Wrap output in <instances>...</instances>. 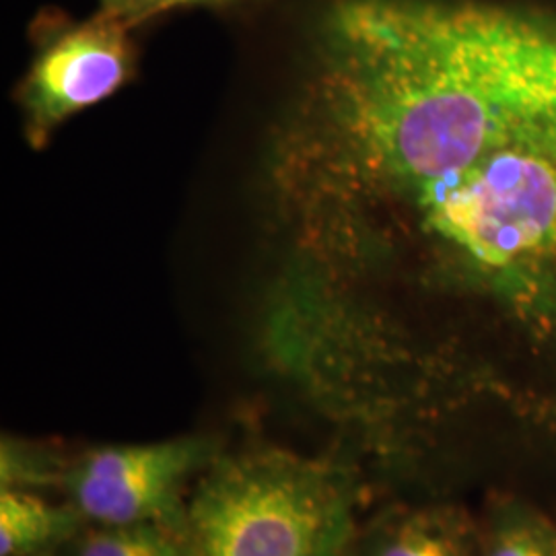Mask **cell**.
<instances>
[{"label": "cell", "instance_id": "4", "mask_svg": "<svg viewBox=\"0 0 556 556\" xmlns=\"http://www.w3.org/2000/svg\"><path fill=\"white\" fill-rule=\"evenodd\" d=\"M220 452L208 435L100 445L73 457L62 493L89 526L160 523L181 532L190 491Z\"/></svg>", "mask_w": 556, "mask_h": 556}, {"label": "cell", "instance_id": "1", "mask_svg": "<svg viewBox=\"0 0 556 556\" xmlns=\"http://www.w3.org/2000/svg\"><path fill=\"white\" fill-rule=\"evenodd\" d=\"M287 130L309 206L413 197L501 155L556 163V15L484 2L338 0Z\"/></svg>", "mask_w": 556, "mask_h": 556}, {"label": "cell", "instance_id": "11", "mask_svg": "<svg viewBox=\"0 0 556 556\" xmlns=\"http://www.w3.org/2000/svg\"><path fill=\"white\" fill-rule=\"evenodd\" d=\"M101 13L132 27L153 17V0H100Z\"/></svg>", "mask_w": 556, "mask_h": 556}, {"label": "cell", "instance_id": "6", "mask_svg": "<svg viewBox=\"0 0 556 556\" xmlns=\"http://www.w3.org/2000/svg\"><path fill=\"white\" fill-rule=\"evenodd\" d=\"M358 556H480V546L462 511L420 505L383 516L361 532Z\"/></svg>", "mask_w": 556, "mask_h": 556}, {"label": "cell", "instance_id": "2", "mask_svg": "<svg viewBox=\"0 0 556 556\" xmlns=\"http://www.w3.org/2000/svg\"><path fill=\"white\" fill-rule=\"evenodd\" d=\"M357 470L277 445L220 452L194 482L186 556H358Z\"/></svg>", "mask_w": 556, "mask_h": 556}, {"label": "cell", "instance_id": "12", "mask_svg": "<svg viewBox=\"0 0 556 556\" xmlns=\"http://www.w3.org/2000/svg\"><path fill=\"white\" fill-rule=\"evenodd\" d=\"M223 0H153V17L163 11L178 9V7H192V4H217Z\"/></svg>", "mask_w": 556, "mask_h": 556}, {"label": "cell", "instance_id": "10", "mask_svg": "<svg viewBox=\"0 0 556 556\" xmlns=\"http://www.w3.org/2000/svg\"><path fill=\"white\" fill-rule=\"evenodd\" d=\"M556 528L519 503L497 507L480 556H555Z\"/></svg>", "mask_w": 556, "mask_h": 556}, {"label": "cell", "instance_id": "3", "mask_svg": "<svg viewBox=\"0 0 556 556\" xmlns=\"http://www.w3.org/2000/svg\"><path fill=\"white\" fill-rule=\"evenodd\" d=\"M408 200L431 236L493 277L556 258L555 161L501 155Z\"/></svg>", "mask_w": 556, "mask_h": 556}, {"label": "cell", "instance_id": "5", "mask_svg": "<svg viewBox=\"0 0 556 556\" xmlns=\"http://www.w3.org/2000/svg\"><path fill=\"white\" fill-rule=\"evenodd\" d=\"M128 29L100 11L41 48L17 93L31 147L41 149L60 124L108 100L130 79L135 50Z\"/></svg>", "mask_w": 556, "mask_h": 556}, {"label": "cell", "instance_id": "8", "mask_svg": "<svg viewBox=\"0 0 556 556\" xmlns=\"http://www.w3.org/2000/svg\"><path fill=\"white\" fill-rule=\"evenodd\" d=\"M64 556H186L178 530L160 523L85 526Z\"/></svg>", "mask_w": 556, "mask_h": 556}, {"label": "cell", "instance_id": "13", "mask_svg": "<svg viewBox=\"0 0 556 556\" xmlns=\"http://www.w3.org/2000/svg\"><path fill=\"white\" fill-rule=\"evenodd\" d=\"M555 556H556V540H555Z\"/></svg>", "mask_w": 556, "mask_h": 556}, {"label": "cell", "instance_id": "9", "mask_svg": "<svg viewBox=\"0 0 556 556\" xmlns=\"http://www.w3.org/2000/svg\"><path fill=\"white\" fill-rule=\"evenodd\" d=\"M71 459L36 441L4 435L0 443V489L48 493L64 491Z\"/></svg>", "mask_w": 556, "mask_h": 556}, {"label": "cell", "instance_id": "14", "mask_svg": "<svg viewBox=\"0 0 556 556\" xmlns=\"http://www.w3.org/2000/svg\"><path fill=\"white\" fill-rule=\"evenodd\" d=\"M50 556H62V555H50Z\"/></svg>", "mask_w": 556, "mask_h": 556}, {"label": "cell", "instance_id": "7", "mask_svg": "<svg viewBox=\"0 0 556 556\" xmlns=\"http://www.w3.org/2000/svg\"><path fill=\"white\" fill-rule=\"evenodd\" d=\"M89 526L66 501L0 489V556L60 555Z\"/></svg>", "mask_w": 556, "mask_h": 556}]
</instances>
